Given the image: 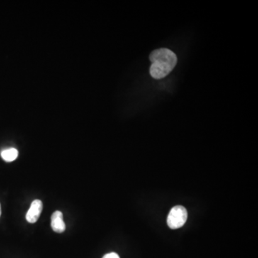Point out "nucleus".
Here are the masks:
<instances>
[{"label":"nucleus","mask_w":258,"mask_h":258,"mask_svg":"<svg viewBox=\"0 0 258 258\" xmlns=\"http://www.w3.org/2000/svg\"><path fill=\"white\" fill-rule=\"evenodd\" d=\"M43 205L40 200L32 202L26 215V220L29 223H35L41 215Z\"/></svg>","instance_id":"obj_3"},{"label":"nucleus","mask_w":258,"mask_h":258,"mask_svg":"<svg viewBox=\"0 0 258 258\" xmlns=\"http://www.w3.org/2000/svg\"><path fill=\"white\" fill-rule=\"evenodd\" d=\"M1 213H2V212H1V206H0V216H1Z\"/></svg>","instance_id":"obj_7"},{"label":"nucleus","mask_w":258,"mask_h":258,"mask_svg":"<svg viewBox=\"0 0 258 258\" xmlns=\"http://www.w3.org/2000/svg\"><path fill=\"white\" fill-rule=\"evenodd\" d=\"M187 211L181 205H178L171 209L167 217V225L173 230L180 228L186 223L187 220Z\"/></svg>","instance_id":"obj_2"},{"label":"nucleus","mask_w":258,"mask_h":258,"mask_svg":"<svg viewBox=\"0 0 258 258\" xmlns=\"http://www.w3.org/2000/svg\"><path fill=\"white\" fill-rule=\"evenodd\" d=\"M1 157L7 162H11L18 158V151L15 148L5 149L1 152Z\"/></svg>","instance_id":"obj_5"},{"label":"nucleus","mask_w":258,"mask_h":258,"mask_svg":"<svg viewBox=\"0 0 258 258\" xmlns=\"http://www.w3.org/2000/svg\"><path fill=\"white\" fill-rule=\"evenodd\" d=\"M51 227L57 233H62L66 230L63 215L60 211H55L52 214L51 217Z\"/></svg>","instance_id":"obj_4"},{"label":"nucleus","mask_w":258,"mask_h":258,"mask_svg":"<svg viewBox=\"0 0 258 258\" xmlns=\"http://www.w3.org/2000/svg\"><path fill=\"white\" fill-rule=\"evenodd\" d=\"M152 66L150 75L154 79H161L170 74L177 63V57L173 51L167 48L157 49L149 56Z\"/></svg>","instance_id":"obj_1"},{"label":"nucleus","mask_w":258,"mask_h":258,"mask_svg":"<svg viewBox=\"0 0 258 258\" xmlns=\"http://www.w3.org/2000/svg\"><path fill=\"white\" fill-rule=\"evenodd\" d=\"M103 258H120V257L118 254L111 252V253L106 254V255L103 256Z\"/></svg>","instance_id":"obj_6"}]
</instances>
